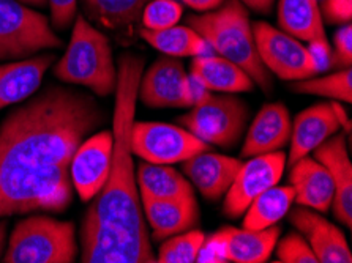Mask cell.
I'll list each match as a JSON object with an SVG mask.
<instances>
[{
  "label": "cell",
  "mask_w": 352,
  "mask_h": 263,
  "mask_svg": "<svg viewBox=\"0 0 352 263\" xmlns=\"http://www.w3.org/2000/svg\"><path fill=\"white\" fill-rule=\"evenodd\" d=\"M144 60L125 54L117 68L113 158L108 180L94 197L81 227V262L84 263H152V251L144 222L141 196L131 152L138 92Z\"/></svg>",
  "instance_id": "6da1fadb"
},
{
  "label": "cell",
  "mask_w": 352,
  "mask_h": 263,
  "mask_svg": "<svg viewBox=\"0 0 352 263\" xmlns=\"http://www.w3.org/2000/svg\"><path fill=\"white\" fill-rule=\"evenodd\" d=\"M104 114L90 95L50 87L10 112L0 125V175L70 165Z\"/></svg>",
  "instance_id": "7a4b0ae2"
},
{
  "label": "cell",
  "mask_w": 352,
  "mask_h": 263,
  "mask_svg": "<svg viewBox=\"0 0 352 263\" xmlns=\"http://www.w3.org/2000/svg\"><path fill=\"white\" fill-rule=\"evenodd\" d=\"M186 23L207 41L210 49L242 68L264 92H270V73L256 51L253 27L240 0H225L212 12L188 16Z\"/></svg>",
  "instance_id": "3957f363"
},
{
  "label": "cell",
  "mask_w": 352,
  "mask_h": 263,
  "mask_svg": "<svg viewBox=\"0 0 352 263\" xmlns=\"http://www.w3.org/2000/svg\"><path fill=\"white\" fill-rule=\"evenodd\" d=\"M54 74L62 82L82 85L98 96L114 93L117 69L108 36L79 14L67 51L54 67Z\"/></svg>",
  "instance_id": "277c9868"
},
{
  "label": "cell",
  "mask_w": 352,
  "mask_h": 263,
  "mask_svg": "<svg viewBox=\"0 0 352 263\" xmlns=\"http://www.w3.org/2000/svg\"><path fill=\"white\" fill-rule=\"evenodd\" d=\"M70 165L0 175V218L32 211H63L70 205Z\"/></svg>",
  "instance_id": "5b68a950"
},
{
  "label": "cell",
  "mask_w": 352,
  "mask_h": 263,
  "mask_svg": "<svg viewBox=\"0 0 352 263\" xmlns=\"http://www.w3.org/2000/svg\"><path fill=\"white\" fill-rule=\"evenodd\" d=\"M78 255L73 222L32 216L16 225L5 252V263H72Z\"/></svg>",
  "instance_id": "8992f818"
},
{
  "label": "cell",
  "mask_w": 352,
  "mask_h": 263,
  "mask_svg": "<svg viewBox=\"0 0 352 263\" xmlns=\"http://www.w3.org/2000/svg\"><path fill=\"white\" fill-rule=\"evenodd\" d=\"M247 120L248 107L237 96L207 92L177 122L206 144L232 148L242 137Z\"/></svg>",
  "instance_id": "52a82bcc"
},
{
  "label": "cell",
  "mask_w": 352,
  "mask_h": 263,
  "mask_svg": "<svg viewBox=\"0 0 352 263\" xmlns=\"http://www.w3.org/2000/svg\"><path fill=\"white\" fill-rule=\"evenodd\" d=\"M62 40L45 14L19 0H0V60L23 58L43 49L60 47Z\"/></svg>",
  "instance_id": "ba28073f"
},
{
  "label": "cell",
  "mask_w": 352,
  "mask_h": 263,
  "mask_svg": "<svg viewBox=\"0 0 352 263\" xmlns=\"http://www.w3.org/2000/svg\"><path fill=\"white\" fill-rule=\"evenodd\" d=\"M207 92L185 73L177 57L163 56L142 73L138 100L152 109L191 107Z\"/></svg>",
  "instance_id": "9c48e42d"
},
{
  "label": "cell",
  "mask_w": 352,
  "mask_h": 263,
  "mask_svg": "<svg viewBox=\"0 0 352 263\" xmlns=\"http://www.w3.org/2000/svg\"><path fill=\"white\" fill-rule=\"evenodd\" d=\"M131 152L146 163L174 164L207 152L209 144L193 133L160 122H136L131 128Z\"/></svg>",
  "instance_id": "30bf717a"
},
{
  "label": "cell",
  "mask_w": 352,
  "mask_h": 263,
  "mask_svg": "<svg viewBox=\"0 0 352 263\" xmlns=\"http://www.w3.org/2000/svg\"><path fill=\"white\" fill-rule=\"evenodd\" d=\"M252 27L256 51L269 73L285 80H302L318 74L310 49L296 36L267 23H256Z\"/></svg>",
  "instance_id": "8fae6325"
},
{
  "label": "cell",
  "mask_w": 352,
  "mask_h": 263,
  "mask_svg": "<svg viewBox=\"0 0 352 263\" xmlns=\"http://www.w3.org/2000/svg\"><path fill=\"white\" fill-rule=\"evenodd\" d=\"M286 168V155L276 152L258 155L242 163L232 185L225 194L223 211L228 218H240L256 197L278 185Z\"/></svg>",
  "instance_id": "7c38bea8"
},
{
  "label": "cell",
  "mask_w": 352,
  "mask_h": 263,
  "mask_svg": "<svg viewBox=\"0 0 352 263\" xmlns=\"http://www.w3.org/2000/svg\"><path fill=\"white\" fill-rule=\"evenodd\" d=\"M113 144V133L101 131L84 139L73 155L70 163L72 185L84 202L92 201L108 180Z\"/></svg>",
  "instance_id": "4fadbf2b"
},
{
  "label": "cell",
  "mask_w": 352,
  "mask_h": 263,
  "mask_svg": "<svg viewBox=\"0 0 352 263\" xmlns=\"http://www.w3.org/2000/svg\"><path fill=\"white\" fill-rule=\"evenodd\" d=\"M289 221L302 233L316 255L318 263H351L352 254L344 233L307 207H297L289 213Z\"/></svg>",
  "instance_id": "5bb4252c"
},
{
  "label": "cell",
  "mask_w": 352,
  "mask_h": 263,
  "mask_svg": "<svg viewBox=\"0 0 352 263\" xmlns=\"http://www.w3.org/2000/svg\"><path fill=\"white\" fill-rule=\"evenodd\" d=\"M313 158L327 169L333 183L332 208L340 222L352 225V164L344 136H330L313 150Z\"/></svg>",
  "instance_id": "9a60e30c"
},
{
  "label": "cell",
  "mask_w": 352,
  "mask_h": 263,
  "mask_svg": "<svg viewBox=\"0 0 352 263\" xmlns=\"http://www.w3.org/2000/svg\"><path fill=\"white\" fill-rule=\"evenodd\" d=\"M242 161L207 152L197 153L184 161L182 170L207 201H218L232 185Z\"/></svg>",
  "instance_id": "2e32d148"
},
{
  "label": "cell",
  "mask_w": 352,
  "mask_h": 263,
  "mask_svg": "<svg viewBox=\"0 0 352 263\" xmlns=\"http://www.w3.org/2000/svg\"><path fill=\"white\" fill-rule=\"evenodd\" d=\"M292 122L286 106L272 103L263 106L248 128L242 147V158L276 152L289 142Z\"/></svg>",
  "instance_id": "e0dca14e"
},
{
  "label": "cell",
  "mask_w": 352,
  "mask_h": 263,
  "mask_svg": "<svg viewBox=\"0 0 352 263\" xmlns=\"http://www.w3.org/2000/svg\"><path fill=\"white\" fill-rule=\"evenodd\" d=\"M340 123L335 115L332 103H318L302 111L292 123L291 150L286 163L291 165L310 155L325 139L338 131Z\"/></svg>",
  "instance_id": "ac0fdd59"
},
{
  "label": "cell",
  "mask_w": 352,
  "mask_h": 263,
  "mask_svg": "<svg viewBox=\"0 0 352 263\" xmlns=\"http://www.w3.org/2000/svg\"><path fill=\"white\" fill-rule=\"evenodd\" d=\"M142 213L151 224L157 240L190 230L197 222L196 198H155L141 196Z\"/></svg>",
  "instance_id": "d6986e66"
},
{
  "label": "cell",
  "mask_w": 352,
  "mask_h": 263,
  "mask_svg": "<svg viewBox=\"0 0 352 263\" xmlns=\"http://www.w3.org/2000/svg\"><path fill=\"white\" fill-rule=\"evenodd\" d=\"M291 186L298 205L325 213L333 202V183L327 169L314 158L303 157L291 165Z\"/></svg>",
  "instance_id": "ffe728a7"
},
{
  "label": "cell",
  "mask_w": 352,
  "mask_h": 263,
  "mask_svg": "<svg viewBox=\"0 0 352 263\" xmlns=\"http://www.w3.org/2000/svg\"><path fill=\"white\" fill-rule=\"evenodd\" d=\"M52 60L54 56L43 54L0 65V111L30 98L38 90Z\"/></svg>",
  "instance_id": "44dd1931"
},
{
  "label": "cell",
  "mask_w": 352,
  "mask_h": 263,
  "mask_svg": "<svg viewBox=\"0 0 352 263\" xmlns=\"http://www.w3.org/2000/svg\"><path fill=\"white\" fill-rule=\"evenodd\" d=\"M191 78L209 92H250L254 82L242 68L221 56H197L191 63Z\"/></svg>",
  "instance_id": "7402d4cb"
},
{
  "label": "cell",
  "mask_w": 352,
  "mask_h": 263,
  "mask_svg": "<svg viewBox=\"0 0 352 263\" xmlns=\"http://www.w3.org/2000/svg\"><path fill=\"white\" fill-rule=\"evenodd\" d=\"M281 227L250 230L228 227V260L234 263H264L278 243Z\"/></svg>",
  "instance_id": "603a6c76"
},
{
  "label": "cell",
  "mask_w": 352,
  "mask_h": 263,
  "mask_svg": "<svg viewBox=\"0 0 352 263\" xmlns=\"http://www.w3.org/2000/svg\"><path fill=\"white\" fill-rule=\"evenodd\" d=\"M278 23L281 30L302 41H327L318 0H280Z\"/></svg>",
  "instance_id": "cb8c5ba5"
},
{
  "label": "cell",
  "mask_w": 352,
  "mask_h": 263,
  "mask_svg": "<svg viewBox=\"0 0 352 263\" xmlns=\"http://www.w3.org/2000/svg\"><path fill=\"white\" fill-rule=\"evenodd\" d=\"M140 196L155 198H191L195 197L193 185L179 170L168 164L142 163L136 172Z\"/></svg>",
  "instance_id": "d4e9b609"
},
{
  "label": "cell",
  "mask_w": 352,
  "mask_h": 263,
  "mask_svg": "<svg viewBox=\"0 0 352 263\" xmlns=\"http://www.w3.org/2000/svg\"><path fill=\"white\" fill-rule=\"evenodd\" d=\"M141 36L163 56L169 57H197L206 56L210 46L190 25H174L164 30L141 29Z\"/></svg>",
  "instance_id": "484cf974"
},
{
  "label": "cell",
  "mask_w": 352,
  "mask_h": 263,
  "mask_svg": "<svg viewBox=\"0 0 352 263\" xmlns=\"http://www.w3.org/2000/svg\"><path fill=\"white\" fill-rule=\"evenodd\" d=\"M294 202L292 186H272L259 194L245 210L243 227L250 230L267 229L278 224Z\"/></svg>",
  "instance_id": "4316f807"
},
{
  "label": "cell",
  "mask_w": 352,
  "mask_h": 263,
  "mask_svg": "<svg viewBox=\"0 0 352 263\" xmlns=\"http://www.w3.org/2000/svg\"><path fill=\"white\" fill-rule=\"evenodd\" d=\"M148 0H84L89 18L106 29L126 32L141 21Z\"/></svg>",
  "instance_id": "83f0119b"
},
{
  "label": "cell",
  "mask_w": 352,
  "mask_h": 263,
  "mask_svg": "<svg viewBox=\"0 0 352 263\" xmlns=\"http://www.w3.org/2000/svg\"><path fill=\"white\" fill-rule=\"evenodd\" d=\"M292 90L303 95L325 96V98L344 101H352V71L351 68L338 69L332 74L324 78H308L302 80H296Z\"/></svg>",
  "instance_id": "f1b7e54d"
},
{
  "label": "cell",
  "mask_w": 352,
  "mask_h": 263,
  "mask_svg": "<svg viewBox=\"0 0 352 263\" xmlns=\"http://www.w3.org/2000/svg\"><path fill=\"white\" fill-rule=\"evenodd\" d=\"M206 235L201 230H185L166 238L158 251L160 263H195Z\"/></svg>",
  "instance_id": "f546056e"
},
{
  "label": "cell",
  "mask_w": 352,
  "mask_h": 263,
  "mask_svg": "<svg viewBox=\"0 0 352 263\" xmlns=\"http://www.w3.org/2000/svg\"><path fill=\"white\" fill-rule=\"evenodd\" d=\"M184 7L177 0H148L142 12L144 29L164 30L179 24Z\"/></svg>",
  "instance_id": "4dcf8cb0"
},
{
  "label": "cell",
  "mask_w": 352,
  "mask_h": 263,
  "mask_svg": "<svg viewBox=\"0 0 352 263\" xmlns=\"http://www.w3.org/2000/svg\"><path fill=\"white\" fill-rule=\"evenodd\" d=\"M276 259L281 263H318L310 244L300 233L291 232L276 243Z\"/></svg>",
  "instance_id": "1f68e13d"
},
{
  "label": "cell",
  "mask_w": 352,
  "mask_h": 263,
  "mask_svg": "<svg viewBox=\"0 0 352 263\" xmlns=\"http://www.w3.org/2000/svg\"><path fill=\"white\" fill-rule=\"evenodd\" d=\"M196 262L199 263H226L228 260V227L218 230L204 238Z\"/></svg>",
  "instance_id": "d6a6232c"
},
{
  "label": "cell",
  "mask_w": 352,
  "mask_h": 263,
  "mask_svg": "<svg viewBox=\"0 0 352 263\" xmlns=\"http://www.w3.org/2000/svg\"><path fill=\"white\" fill-rule=\"evenodd\" d=\"M335 51L332 52V68H351L352 63V25L344 24L333 36Z\"/></svg>",
  "instance_id": "836d02e7"
},
{
  "label": "cell",
  "mask_w": 352,
  "mask_h": 263,
  "mask_svg": "<svg viewBox=\"0 0 352 263\" xmlns=\"http://www.w3.org/2000/svg\"><path fill=\"white\" fill-rule=\"evenodd\" d=\"M319 12H321L322 19L330 24H351L352 0H322Z\"/></svg>",
  "instance_id": "e575fe53"
},
{
  "label": "cell",
  "mask_w": 352,
  "mask_h": 263,
  "mask_svg": "<svg viewBox=\"0 0 352 263\" xmlns=\"http://www.w3.org/2000/svg\"><path fill=\"white\" fill-rule=\"evenodd\" d=\"M51 7V19L57 29H67L76 16L78 0H47Z\"/></svg>",
  "instance_id": "d590c367"
},
{
  "label": "cell",
  "mask_w": 352,
  "mask_h": 263,
  "mask_svg": "<svg viewBox=\"0 0 352 263\" xmlns=\"http://www.w3.org/2000/svg\"><path fill=\"white\" fill-rule=\"evenodd\" d=\"M223 2H225V0H184L186 7L193 8L195 12H201V13L212 12V10L220 7Z\"/></svg>",
  "instance_id": "8d00e7d4"
},
{
  "label": "cell",
  "mask_w": 352,
  "mask_h": 263,
  "mask_svg": "<svg viewBox=\"0 0 352 263\" xmlns=\"http://www.w3.org/2000/svg\"><path fill=\"white\" fill-rule=\"evenodd\" d=\"M245 7L252 8L256 13H269L274 7L275 0H240Z\"/></svg>",
  "instance_id": "74e56055"
},
{
  "label": "cell",
  "mask_w": 352,
  "mask_h": 263,
  "mask_svg": "<svg viewBox=\"0 0 352 263\" xmlns=\"http://www.w3.org/2000/svg\"><path fill=\"white\" fill-rule=\"evenodd\" d=\"M332 106H333L335 115H337L340 126H343L346 136H351V119L348 117V114H346V111L338 103H332Z\"/></svg>",
  "instance_id": "f35d334b"
},
{
  "label": "cell",
  "mask_w": 352,
  "mask_h": 263,
  "mask_svg": "<svg viewBox=\"0 0 352 263\" xmlns=\"http://www.w3.org/2000/svg\"><path fill=\"white\" fill-rule=\"evenodd\" d=\"M5 233H7V224L0 222V254H2V248L5 243Z\"/></svg>",
  "instance_id": "ab89813d"
},
{
  "label": "cell",
  "mask_w": 352,
  "mask_h": 263,
  "mask_svg": "<svg viewBox=\"0 0 352 263\" xmlns=\"http://www.w3.org/2000/svg\"><path fill=\"white\" fill-rule=\"evenodd\" d=\"M19 2H25V3H32V5H45L46 0H19Z\"/></svg>",
  "instance_id": "60d3db41"
}]
</instances>
